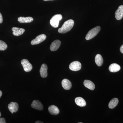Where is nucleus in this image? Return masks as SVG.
<instances>
[{"instance_id": "obj_23", "label": "nucleus", "mask_w": 123, "mask_h": 123, "mask_svg": "<svg viewBox=\"0 0 123 123\" xmlns=\"http://www.w3.org/2000/svg\"><path fill=\"white\" fill-rule=\"evenodd\" d=\"M3 22V18H2V14L0 13V24L2 23Z\"/></svg>"}, {"instance_id": "obj_9", "label": "nucleus", "mask_w": 123, "mask_h": 123, "mask_svg": "<svg viewBox=\"0 0 123 123\" xmlns=\"http://www.w3.org/2000/svg\"><path fill=\"white\" fill-rule=\"evenodd\" d=\"M116 18L117 20H121L123 17V5L119 6L115 14Z\"/></svg>"}, {"instance_id": "obj_20", "label": "nucleus", "mask_w": 123, "mask_h": 123, "mask_svg": "<svg viewBox=\"0 0 123 123\" xmlns=\"http://www.w3.org/2000/svg\"><path fill=\"white\" fill-rule=\"evenodd\" d=\"M119 102L118 99L116 98H115L111 99L108 104V107L110 109L115 108L118 105Z\"/></svg>"}, {"instance_id": "obj_21", "label": "nucleus", "mask_w": 123, "mask_h": 123, "mask_svg": "<svg viewBox=\"0 0 123 123\" xmlns=\"http://www.w3.org/2000/svg\"><path fill=\"white\" fill-rule=\"evenodd\" d=\"M7 45L5 42L0 40V51H4L7 48Z\"/></svg>"}, {"instance_id": "obj_7", "label": "nucleus", "mask_w": 123, "mask_h": 123, "mask_svg": "<svg viewBox=\"0 0 123 123\" xmlns=\"http://www.w3.org/2000/svg\"><path fill=\"white\" fill-rule=\"evenodd\" d=\"M8 108L11 113L13 114L14 112H17L18 111V105L17 103L11 102L8 104Z\"/></svg>"}, {"instance_id": "obj_26", "label": "nucleus", "mask_w": 123, "mask_h": 123, "mask_svg": "<svg viewBox=\"0 0 123 123\" xmlns=\"http://www.w3.org/2000/svg\"><path fill=\"white\" fill-rule=\"evenodd\" d=\"M36 123H43V122L41 121H37L35 122Z\"/></svg>"}, {"instance_id": "obj_27", "label": "nucleus", "mask_w": 123, "mask_h": 123, "mask_svg": "<svg viewBox=\"0 0 123 123\" xmlns=\"http://www.w3.org/2000/svg\"><path fill=\"white\" fill-rule=\"evenodd\" d=\"M43 0L45 1H46L52 0Z\"/></svg>"}, {"instance_id": "obj_12", "label": "nucleus", "mask_w": 123, "mask_h": 123, "mask_svg": "<svg viewBox=\"0 0 123 123\" xmlns=\"http://www.w3.org/2000/svg\"><path fill=\"white\" fill-rule=\"evenodd\" d=\"M12 30L13 31V34L15 36H17L22 35L25 31L24 29L17 27H12Z\"/></svg>"}, {"instance_id": "obj_17", "label": "nucleus", "mask_w": 123, "mask_h": 123, "mask_svg": "<svg viewBox=\"0 0 123 123\" xmlns=\"http://www.w3.org/2000/svg\"><path fill=\"white\" fill-rule=\"evenodd\" d=\"M75 103L78 106L80 107L85 106L86 103L85 99L81 97H77L75 99Z\"/></svg>"}, {"instance_id": "obj_14", "label": "nucleus", "mask_w": 123, "mask_h": 123, "mask_svg": "<svg viewBox=\"0 0 123 123\" xmlns=\"http://www.w3.org/2000/svg\"><path fill=\"white\" fill-rule=\"evenodd\" d=\"M49 112L51 114L56 115L59 113L60 110L56 106L52 105L50 106L48 108Z\"/></svg>"}, {"instance_id": "obj_10", "label": "nucleus", "mask_w": 123, "mask_h": 123, "mask_svg": "<svg viewBox=\"0 0 123 123\" xmlns=\"http://www.w3.org/2000/svg\"><path fill=\"white\" fill-rule=\"evenodd\" d=\"M47 65L46 64H43L40 68V75L42 78H45L47 77Z\"/></svg>"}, {"instance_id": "obj_18", "label": "nucleus", "mask_w": 123, "mask_h": 123, "mask_svg": "<svg viewBox=\"0 0 123 123\" xmlns=\"http://www.w3.org/2000/svg\"><path fill=\"white\" fill-rule=\"evenodd\" d=\"M84 84L86 87L91 90H93L95 88V86L92 82L89 80H85Z\"/></svg>"}, {"instance_id": "obj_6", "label": "nucleus", "mask_w": 123, "mask_h": 123, "mask_svg": "<svg viewBox=\"0 0 123 123\" xmlns=\"http://www.w3.org/2000/svg\"><path fill=\"white\" fill-rule=\"evenodd\" d=\"M81 65L78 61H74L71 63L69 65V68L73 71H77L81 69Z\"/></svg>"}, {"instance_id": "obj_22", "label": "nucleus", "mask_w": 123, "mask_h": 123, "mask_svg": "<svg viewBox=\"0 0 123 123\" xmlns=\"http://www.w3.org/2000/svg\"><path fill=\"white\" fill-rule=\"evenodd\" d=\"M5 119L4 118H0V123H6Z\"/></svg>"}, {"instance_id": "obj_28", "label": "nucleus", "mask_w": 123, "mask_h": 123, "mask_svg": "<svg viewBox=\"0 0 123 123\" xmlns=\"http://www.w3.org/2000/svg\"><path fill=\"white\" fill-rule=\"evenodd\" d=\"M1 116V112H0V117Z\"/></svg>"}, {"instance_id": "obj_15", "label": "nucleus", "mask_w": 123, "mask_h": 123, "mask_svg": "<svg viewBox=\"0 0 123 123\" xmlns=\"http://www.w3.org/2000/svg\"><path fill=\"white\" fill-rule=\"evenodd\" d=\"M34 19L31 17H20L18 18V21L20 23H29L33 21Z\"/></svg>"}, {"instance_id": "obj_4", "label": "nucleus", "mask_w": 123, "mask_h": 123, "mask_svg": "<svg viewBox=\"0 0 123 123\" xmlns=\"http://www.w3.org/2000/svg\"><path fill=\"white\" fill-rule=\"evenodd\" d=\"M21 63L23 67L24 71L27 72H30L33 69L32 65L30 63L28 60L25 59L22 60L21 61Z\"/></svg>"}, {"instance_id": "obj_24", "label": "nucleus", "mask_w": 123, "mask_h": 123, "mask_svg": "<svg viewBox=\"0 0 123 123\" xmlns=\"http://www.w3.org/2000/svg\"><path fill=\"white\" fill-rule=\"evenodd\" d=\"M120 51L121 53L123 54V44L121 46V47L120 48Z\"/></svg>"}, {"instance_id": "obj_11", "label": "nucleus", "mask_w": 123, "mask_h": 123, "mask_svg": "<svg viewBox=\"0 0 123 123\" xmlns=\"http://www.w3.org/2000/svg\"><path fill=\"white\" fill-rule=\"evenodd\" d=\"M61 42L59 40H56L52 43L50 47V50L52 51L57 50L61 44Z\"/></svg>"}, {"instance_id": "obj_16", "label": "nucleus", "mask_w": 123, "mask_h": 123, "mask_svg": "<svg viewBox=\"0 0 123 123\" xmlns=\"http://www.w3.org/2000/svg\"><path fill=\"white\" fill-rule=\"evenodd\" d=\"M121 68L119 65L116 63H113L109 66V69L110 72L112 73H115L120 70Z\"/></svg>"}, {"instance_id": "obj_2", "label": "nucleus", "mask_w": 123, "mask_h": 123, "mask_svg": "<svg viewBox=\"0 0 123 123\" xmlns=\"http://www.w3.org/2000/svg\"><path fill=\"white\" fill-rule=\"evenodd\" d=\"M101 30V27L99 26L96 27L88 32L86 36V40H89L94 37L98 34Z\"/></svg>"}, {"instance_id": "obj_25", "label": "nucleus", "mask_w": 123, "mask_h": 123, "mask_svg": "<svg viewBox=\"0 0 123 123\" xmlns=\"http://www.w3.org/2000/svg\"><path fill=\"white\" fill-rule=\"evenodd\" d=\"M2 92L0 90V98L1 97V96H2Z\"/></svg>"}, {"instance_id": "obj_13", "label": "nucleus", "mask_w": 123, "mask_h": 123, "mask_svg": "<svg viewBox=\"0 0 123 123\" xmlns=\"http://www.w3.org/2000/svg\"><path fill=\"white\" fill-rule=\"evenodd\" d=\"M62 85L63 88L66 90H70L72 88V83L68 79H64L62 81Z\"/></svg>"}, {"instance_id": "obj_3", "label": "nucleus", "mask_w": 123, "mask_h": 123, "mask_svg": "<svg viewBox=\"0 0 123 123\" xmlns=\"http://www.w3.org/2000/svg\"><path fill=\"white\" fill-rule=\"evenodd\" d=\"M62 18V16L61 14H56L51 18L50 24L54 28H57L59 26V22Z\"/></svg>"}, {"instance_id": "obj_8", "label": "nucleus", "mask_w": 123, "mask_h": 123, "mask_svg": "<svg viewBox=\"0 0 123 123\" xmlns=\"http://www.w3.org/2000/svg\"><path fill=\"white\" fill-rule=\"evenodd\" d=\"M31 106V107L34 109L39 111H42L43 109V104L42 103L38 100H34Z\"/></svg>"}, {"instance_id": "obj_19", "label": "nucleus", "mask_w": 123, "mask_h": 123, "mask_svg": "<svg viewBox=\"0 0 123 123\" xmlns=\"http://www.w3.org/2000/svg\"><path fill=\"white\" fill-rule=\"evenodd\" d=\"M95 60L96 64L98 66H101L103 63V59L101 55L98 54L96 55L95 58Z\"/></svg>"}, {"instance_id": "obj_5", "label": "nucleus", "mask_w": 123, "mask_h": 123, "mask_svg": "<svg viewBox=\"0 0 123 123\" xmlns=\"http://www.w3.org/2000/svg\"><path fill=\"white\" fill-rule=\"evenodd\" d=\"M46 38H47V36L45 34H42L40 35L31 41V44L32 45L39 44L45 40Z\"/></svg>"}, {"instance_id": "obj_1", "label": "nucleus", "mask_w": 123, "mask_h": 123, "mask_svg": "<svg viewBox=\"0 0 123 123\" xmlns=\"http://www.w3.org/2000/svg\"><path fill=\"white\" fill-rule=\"evenodd\" d=\"M74 22L72 19L68 20L64 23L62 27L58 30V32L61 34H64L68 32L74 25Z\"/></svg>"}]
</instances>
